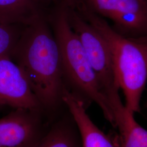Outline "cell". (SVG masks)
Wrapping results in <instances>:
<instances>
[{"mask_svg": "<svg viewBox=\"0 0 147 147\" xmlns=\"http://www.w3.org/2000/svg\"><path fill=\"white\" fill-rule=\"evenodd\" d=\"M11 57L25 75L44 112L54 119L65 106V84L58 44L44 16L25 27Z\"/></svg>", "mask_w": 147, "mask_h": 147, "instance_id": "obj_1", "label": "cell"}, {"mask_svg": "<svg viewBox=\"0 0 147 147\" xmlns=\"http://www.w3.org/2000/svg\"><path fill=\"white\" fill-rule=\"evenodd\" d=\"M75 8L105 39L110 50L116 79L125 98L126 108L140 112L147 81V40L126 37L91 11L82 0Z\"/></svg>", "mask_w": 147, "mask_h": 147, "instance_id": "obj_2", "label": "cell"}, {"mask_svg": "<svg viewBox=\"0 0 147 147\" xmlns=\"http://www.w3.org/2000/svg\"><path fill=\"white\" fill-rule=\"evenodd\" d=\"M51 24L59 49L64 84L86 107L92 102L96 103L105 119L115 127L109 102L100 89L81 43L69 25L65 4L53 16Z\"/></svg>", "mask_w": 147, "mask_h": 147, "instance_id": "obj_3", "label": "cell"}, {"mask_svg": "<svg viewBox=\"0 0 147 147\" xmlns=\"http://www.w3.org/2000/svg\"><path fill=\"white\" fill-rule=\"evenodd\" d=\"M67 16L69 25L88 58L100 89L109 102L120 96L109 47L105 39L75 8L67 7Z\"/></svg>", "mask_w": 147, "mask_h": 147, "instance_id": "obj_4", "label": "cell"}, {"mask_svg": "<svg viewBox=\"0 0 147 147\" xmlns=\"http://www.w3.org/2000/svg\"><path fill=\"white\" fill-rule=\"evenodd\" d=\"M51 121L42 110L16 109L0 118V147H36Z\"/></svg>", "mask_w": 147, "mask_h": 147, "instance_id": "obj_5", "label": "cell"}, {"mask_svg": "<svg viewBox=\"0 0 147 147\" xmlns=\"http://www.w3.org/2000/svg\"><path fill=\"white\" fill-rule=\"evenodd\" d=\"M94 13L112 21L126 37L147 36V0H82Z\"/></svg>", "mask_w": 147, "mask_h": 147, "instance_id": "obj_6", "label": "cell"}, {"mask_svg": "<svg viewBox=\"0 0 147 147\" xmlns=\"http://www.w3.org/2000/svg\"><path fill=\"white\" fill-rule=\"evenodd\" d=\"M0 103L14 109L44 111L25 75L8 55H0Z\"/></svg>", "mask_w": 147, "mask_h": 147, "instance_id": "obj_7", "label": "cell"}, {"mask_svg": "<svg viewBox=\"0 0 147 147\" xmlns=\"http://www.w3.org/2000/svg\"><path fill=\"white\" fill-rule=\"evenodd\" d=\"M62 100L78 127L82 147H119L118 137H113L101 131L91 120L82 101L65 86Z\"/></svg>", "mask_w": 147, "mask_h": 147, "instance_id": "obj_8", "label": "cell"}, {"mask_svg": "<svg viewBox=\"0 0 147 147\" xmlns=\"http://www.w3.org/2000/svg\"><path fill=\"white\" fill-rule=\"evenodd\" d=\"M115 127L119 132V147H147V130L135 119L121 99L111 105Z\"/></svg>", "mask_w": 147, "mask_h": 147, "instance_id": "obj_9", "label": "cell"}, {"mask_svg": "<svg viewBox=\"0 0 147 147\" xmlns=\"http://www.w3.org/2000/svg\"><path fill=\"white\" fill-rule=\"evenodd\" d=\"M36 147H82L78 127L68 110L51 121Z\"/></svg>", "mask_w": 147, "mask_h": 147, "instance_id": "obj_10", "label": "cell"}, {"mask_svg": "<svg viewBox=\"0 0 147 147\" xmlns=\"http://www.w3.org/2000/svg\"><path fill=\"white\" fill-rule=\"evenodd\" d=\"M35 0H0V21L27 26L43 16Z\"/></svg>", "mask_w": 147, "mask_h": 147, "instance_id": "obj_11", "label": "cell"}, {"mask_svg": "<svg viewBox=\"0 0 147 147\" xmlns=\"http://www.w3.org/2000/svg\"><path fill=\"white\" fill-rule=\"evenodd\" d=\"M25 27L0 21V55L11 56Z\"/></svg>", "mask_w": 147, "mask_h": 147, "instance_id": "obj_12", "label": "cell"}, {"mask_svg": "<svg viewBox=\"0 0 147 147\" xmlns=\"http://www.w3.org/2000/svg\"><path fill=\"white\" fill-rule=\"evenodd\" d=\"M78 0H65L64 3L69 7H74L76 5Z\"/></svg>", "mask_w": 147, "mask_h": 147, "instance_id": "obj_13", "label": "cell"}, {"mask_svg": "<svg viewBox=\"0 0 147 147\" xmlns=\"http://www.w3.org/2000/svg\"><path fill=\"white\" fill-rule=\"evenodd\" d=\"M5 107V105H3V104H2L0 103V111L1 110H2Z\"/></svg>", "mask_w": 147, "mask_h": 147, "instance_id": "obj_14", "label": "cell"}, {"mask_svg": "<svg viewBox=\"0 0 147 147\" xmlns=\"http://www.w3.org/2000/svg\"><path fill=\"white\" fill-rule=\"evenodd\" d=\"M35 1H36L37 2H41V1H47V0H35Z\"/></svg>", "mask_w": 147, "mask_h": 147, "instance_id": "obj_15", "label": "cell"}, {"mask_svg": "<svg viewBox=\"0 0 147 147\" xmlns=\"http://www.w3.org/2000/svg\"><path fill=\"white\" fill-rule=\"evenodd\" d=\"M144 38V39H146L147 40V36L146 37H145V38Z\"/></svg>", "mask_w": 147, "mask_h": 147, "instance_id": "obj_16", "label": "cell"}]
</instances>
